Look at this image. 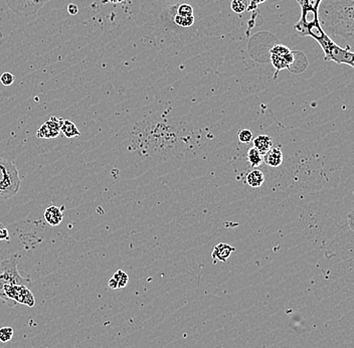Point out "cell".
<instances>
[{
	"label": "cell",
	"mask_w": 354,
	"mask_h": 348,
	"mask_svg": "<svg viewBox=\"0 0 354 348\" xmlns=\"http://www.w3.org/2000/svg\"><path fill=\"white\" fill-rule=\"evenodd\" d=\"M263 160L271 167H279L283 162V153L280 148H271L264 155Z\"/></svg>",
	"instance_id": "7c38bea8"
},
{
	"label": "cell",
	"mask_w": 354,
	"mask_h": 348,
	"mask_svg": "<svg viewBox=\"0 0 354 348\" xmlns=\"http://www.w3.org/2000/svg\"><path fill=\"white\" fill-rule=\"evenodd\" d=\"M316 41L324 51L325 61L334 62L338 65H348L351 68L354 67V53L350 50V46H347L346 48L340 47L326 33Z\"/></svg>",
	"instance_id": "277c9868"
},
{
	"label": "cell",
	"mask_w": 354,
	"mask_h": 348,
	"mask_svg": "<svg viewBox=\"0 0 354 348\" xmlns=\"http://www.w3.org/2000/svg\"><path fill=\"white\" fill-rule=\"evenodd\" d=\"M177 14L181 16H193V8L189 4H181L177 9Z\"/></svg>",
	"instance_id": "44dd1931"
},
{
	"label": "cell",
	"mask_w": 354,
	"mask_h": 348,
	"mask_svg": "<svg viewBox=\"0 0 354 348\" xmlns=\"http://www.w3.org/2000/svg\"><path fill=\"white\" fill-rule=\"evenodd\" d=\"M3 292L9 300L13 301L16 304L19 303L28 307H33L35 304V299L31 290L26 286L5 285L3 287Z\"/></svg>",
	"instance_id": "52a82bcc"
},
{
	"label": "cell",
	"mask_w": 354,
	"mask_h": 348,
	"mask_svg": "<svg viewBox=\"0 0 354 348\" xmlns=\"http://www.w3.org/2000/svg\"><path fill=\"white\" fill-rule=\"evenodd\" d=\"M13 337V329L11 327H1L0 328V341L6 343L10 341Z\"/></svg>",
	"instance_id": "ffe728a7"
},
{
	"label": "cell",
	"mask_w": 354,
	"mask_h": 348,
	"mask_svg": "<svg viewBox=\"0 0 354 348\" xmlns=\"http://www.w3.org/2000/svg\"><path fill=\"white\" fill-rule=\"evenodd\" d=\"M8 241L9 240V233L7 228L0 222V241Z\"/></svg>",
	"instance_id": "cb8c5ba5"
},
{
	"label": "cell",
	"mask_w": 354,
	"mask_h": 348,
	"mask_svg": "<svg viewBox=\"0 0 354 348\" xmlns=\"http://www.w3.org/2000/svg\"><path fill=\"white\" fill-rule=\"evenodd\" d=\"M61 132L67 138H74V137H78L81 135L80 130L72 121L64 120V119H63L62 125H61Z\"/></svg>",
	"instance_id": "2e32d148"
},
{
	"label": "cell",
	"mask_w": 354,
	"mask_h": 348,
	"mask_svg": "<svg viewBox=\"0 0 354 348\" xmlns=\"http://www.w3.org/2000/svg\"><path fill=\"white\" fill-rule=\"evenodd\" d=\"M354 0H322L318 8V20L328 35L339 36L349 44L354 37Z\"/></svg>",
	"instance_id": "6da1fadb"
},
{
	"label": "cell",
	"mask_w": 354,
	"mask_h": 348,
	"mask_svg": "<svg viewBox=\"0 0 354 348\" xmlns=\"http://www.w3.org/2000/svg\"><path fill=\"white\" fill-rule=\"evenodd\" d=\"M266 0H251V3L249 4V7H248V10L249 11H252V10H255L259 4L265 2Z\"/></svg>",
	"instance_id": "d4e9b609"
},
{
	"label": "cell",
	"mask_w": 354,
	"mask_h": 348,
	"mask_svg": "<svg viewBox=\"0 0 354 348\" xmlns=\"http://www.w3.org/2000/svg\"><path fill=\"white\" fill-rule=\"evenodd\" d=\"M64 214L62 209L55 205H50L44 210V219L51 226H56L63 221Z\"/></svg>",
	"instance_id": "30bf717a"
},
{
	"label": "cell",
	"mask_w": 354,
	"mask_h": 348,
	"mask_svg": "<svg viewBox=\"0 0 354 348\" xmlns=\"http://www.w3.org/2000/svg\"><path fill=\"white\" fill-rule=\"evenodd\" d=\"M20 259V255L16 254L9 259L2 260L0 262V267H1L2 270L1 274H0V299L9 306H15L16 303L9 300L3 292V287L5 285H22L29 289L32 287L30 276L24 272L19 271L17 268Z\"/></svg>",
	"instance_id": "7a4b0ae2"
},
{
	"label": "cell",
	"mask_w": 354,
	"mask_h": 348,
	"mask_svg": "<svg viewBox=\"0 0 354 348\" xmlns=\"http://www.w3.org/2000/svg\"><path fill=\"white\" fill-rule=\"evenodd\" d=\"M322 0H297L301 7V17L295 24V29L300 31L305 25L311 22H319L318 8Z\"/></svg>",
	"instance_id": "8992f818"
},
{
	"label": "cell",
	"mask_w": 354,
	"mask_h": 348,
	"mask_svg": "<svg viewBox=\"0 0 354 348\" xmlns=\"http://www.w3.org/2000/svg\"><path fill=\"white\" fill-rule=\"evenodd\" d=\"M68 11H69L70 14L76 15V14L78 13V11H79V8H78V6H77L76 4H69V6H68Z\"/></svg>",
	"instance_id": "484cf974"
},
{
	"label": "cell",
	"mask_w": 354,
	"mask_h": 348,
	"mask_svg": "<svg viewBox=\"0 0 354 348\" xmlns=\"http://www.w3.org/2000/svg\"><path fill=\"white\" fill-rule=\"evenodd\" d=\"M265 182V176L262 171L258 170V169H254L251 172L248 173L247 175V183L254 188L260 187L263 185V183Z\"/></svg>",
	"instance_id": "9a60e30c"
},
{
	"label": "cell",
	"mask_w": 354,
	"mask_h": 348,
	"mask_svg": "<svg viewBox=\"0 0 354 348\" xmlns=\"http://www.w3.org/2000/svg\"><path fill=\"white\" fill-rule=\"evenodd\" d=\"M49 0H5L7 6L19 17L37 14Z\"/></svg>",
	"instance_id": "5b68a950"
},
{
	"label": "cell",
	"mask_w": 354,
	"mask_h": 348,
	"mask_svg": "<svg viewBox=\"0 0 354 348\" xmlns=\"http://www.w3.org/2000/svg\"><path fill=\"white\" fill-rule=\"evenodd\" d=\"M21 180L16 166L0 156V200L10 199L17 194Z\"/></svg>",
	"instance_id": "3957f363"
},
{
	"label": "cell",
	"mask_w": 354,
	"mask_h": 348,
	"mask_svg": "<svg viewBox=\"0 0 354 348\" xmlns=\"http://www.w3.org/2000/svg\"><path fill=\"white\" fill-rule=\"evenodd\" d=\"M14 81H15V77L10 73H3L1 75V77H0V82H1V84L3 86H6V87L13 84Z\"/></svg>",
	"instance_id": "603a6c76"
},
{
	"label": "cell",
	"mask_w": 354,
	"mask_h": 348,
	"mask_svg": "<svg viewBox=\"0 0 354 348\" xmlns=\"http://www.w3.org/2000/svg\"><path fill=\"white\" fill-rule=\"evenodd\" d=\"M248 7H249L248 0H232L230 3L231 10L237 14L246 12L248 10Z\"/></svg>",
	"instance_id": "ac0fdd59"
},
{
	"label": "cell",
	"mask_w": 354,
	"mask_h": 348,
	"mask_svg": "<svg viewBox=\"0 0 354 348\" xmlns=\"http://www.w3.org/2000/svg\"><path fill=\"white\" fill-rule=\"evenodd\" d=\"M248 161L253 167H258L263 163L262 154L255 147H252L248 151Z\"/></svg>",
	"instance_id": "e0dca14e"
},
{
	"label": "cell",
	"mask_w": 354,
	"mask_h": 348,
	"mask_svg": "<svg viewBox=\"0 0 354 348\" xmlns=\"http://www.w3.org/2000/svg\"><path fill=\"white\" fill-rule=\"evenodd\" d=\"M232 252H234L233 247H231L230 245H227V244L220 243L214 247L211 257L214 261L225 263L227 261V259L230 257Z\"/></svg>",
	"instance_id": "8fae6325"
},
{
	"label": "cell",
	"mask_w": 354,
	"mask_h": 348,
	"mask_svg": "<svg viewBox=\"0 0 354 348\" xmlns=\"http://www.w3.org/2000/svg\"><path fill=\"white\" fill-rule=\"evenodd\" d=\"M107 1H109V2H111V3H114V4H118V3L123 2L124 0H107Z\"/></svg>",
	"instance_id": "4316f807"
},
{
	"label": "cell",
	"mask_w": 354,
	"mask_h": 348,
	"mask_svg": "<svg viewBox=\"0 0 354 348\" xmlns=\"http://www.w3.org/2000/svg\"><path fill=\"white\" fill-rule=\"evenodd\" d=\"M254 147L262 154L265 155L272 148V138L268 135H258L254 139Z\"/></svg>",
	"instance_id": "5bb4252c"
},
{
	"label": "cell",
	"mask_w": 354,
	"mask_h": 348,
	"mask_svg": "<svg viewBox=\"0 0 354 348\" xmlns=\"http://www.w3.org/2000/svg\"><path fill=\"white\" fill-rule=\"evenodd\" d=\"M128 282H129L128 275L122 270H118L114 274V276L109 280L108 285L111 289H119V288L126 287Z\"/></svg>",
	"instance_id": "4fadbf2b"
},
{
	"label": "cell",
	"mask_w": 354,
	"mask_h": 348,
	"mask_svg": "<svg viewBox=\"0 0 354 348\" xmlns=\"http://www.w3.org/2000/svg\"><path fill=\"white\" fill-rule=\"evenodd\" d=\"M238 137H239V140L240 142L242 143H250L253 139V133L248 130V129H244V130H241L238 134Z\"/></svg>",
	"instance_id": "7402d4cb"
},
{
	"label": "cell",
	"mask_w": 354,
	"mask_h": 348,
	"mask_svg": "<svg viewBox=\"0 0 354 348\" xmlns=\"http://www.w3.org/2000/svg\"><path fill=\"white\" fill-rule=\"evenodd\" d=\"M271 63L277 72L288 69L290 70L291 65L294 63L293 51L285 45L277 44L270 50Z\"/></svg>",
	"instance_id": "ba28073f"
},
{
	"label": "cell",
	"mask_w": 354,
	"mask_h": 348,
	"mask_svg": "<svg viewBox=\"0 0 354 348\" xmlns=\"http://www.w3.org/2000/svg\"><path fill=\"white\" fill-rule=\"evenodd\" d=\"M62 121L63 119L56 118L54 116H52L47 122L43 123L39 127V129L36 132V136L38 138H44V139L56 138L61 133Z\"/></svg>",
	"instance_id": "9c48e42d"
},
{
	"label": "cell",
	"mask_w": 354,
	"mask_h": 348,
	"mask_svg": "<svg viewBox=\"0 0 354 348\" xmlns=\"http://www.w3.org/2000/svg\"><path fill=\"white\" fill-rule=\"evenodd\" d=\"M174 22L181 27H189L194 23V15L193 16H181L176 14L174 17Z\"/></svg>",
	"instance_id": "d6986e66"
}]
</instances>
